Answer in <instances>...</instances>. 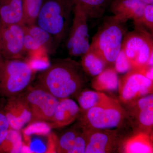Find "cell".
Returning a JSON list of instances; mask_svg holds the SVG:
<instances>
[{"mask_svg":"<svg viewBox=\"0 0 153 153\" xmlns=\"http://www.w3.org/2000/svg\"><path fill=\"white\" fill-rule=\"evenodd\" d=\"M86 76L80 63L70 58L59 59L39 73L36 85L60 100L80 92Z\"/></svg>","mask_w":153,"mask_h":153,"instance_id":"obj_1","label":"cell"},{"mask_svg":"<svg viewBox=\"0 0 153 153\" xmlns=\"http://www.w3.org/2000/svg\"><path fill=\"white\" fill-rule=\"evenodd\" d=\"M73 8L70 0H46L43 2L36 25L49 33L57 45L68 35Z\"/></svg>","mask_w":153,"mask_h":153,"instance_id":"obj_2","label":"cell"},{"mask_svg":"<svg viewBox=\"0 0 153 153\" xmlns=\"http://www.w3.org/2000/svg\"><path fill=\"white\" fill-rule=\"evenodd\" d=\"M127 31L126 23L119 22L114 16L105 17L92 38L89 48L100 55L107 65L114 64Z\"/></svg>","mask_w":153,"mask_h":153,"instance_id":"obj_3","label":"cell"},{"mask_svg":"<svg viewBox=\"0 0 153 153\" xmlns=\"http://www.w3.org/2000/svg\"><path fill=\"white\" fill-rule=\"evenodd\" d=\"M36 70L24 59H4L0 63V97L7 99L26 90L34 80Z\"/></svg>","mask_w":153,"mask_h":153,"instance_id":"obj_4","label":"cell"},{"mask_svg":"<svg viewBox=\"0 0 153 153\" xmlns=\"http://www.w3.org/2000/svg\"><path fill=\"white\" fill-rule=\"evenodd\" d=\"M134 25V30L125 35L121 48L131 64L132 69L140 70L146 67L153 53V34L141 24Z\"/></svg>","mask_w":153,"mask_h":153,"instance_id":"obj_5","label":"cell"},{"mask_svg":"<svg viewBox=\"0 0 153 153\" xmlns=\"http://www.w3.org/2000/svg\"><path fill=\"white\" fill-rule=\"evenodd\" d=\"M126 114L117 100L111 99L101 105L82 112L79 116L82 126L100 129H112L121 126Z\"/></svg>","mask_w":153,"mask_h":153,"instance_id":"obj_6","label":"cell"},{"mask_svg":"<svg viewBox=\"0 0 153 153\" xmlns=\"http://www.w3.org/2000/svg\"><path fill=\"white\" fill-rule=\"evenodd\" d=\"M21 94L31 110L30 123L50 122L59 103L58 99L37 85H30Z\"/></svg>","mask_w":153,"mask_h":153,"instance_id":"obj_7","label":"cell"},{"mask_svg":"<svg viewBox=\"0 0 153 153\" xmlns=\"http://www.w3.org/2000/svg\"><path fill=\"white\" fill-rule=\"evenodd\" d=\"M72 24L66 38V47L72 57H81L90 47L88 18L79 6H73Z\"/></svg>","mask_w":153,"mask_h":153,"instance_id":"obj_8","label":"cell"},{"mask_svg":"<svg viewBox=\"0 0 153 153\" xmlns=\"http://www.w3.org/2000/svg\"><path fill=\"white\" fill-rule=\"evenodd\" d=\"M153 80L149 79L141 70L131 69L119 79L120 98L124 102H133L152 93Z\"/></svg>","mask_w":153,"mask_h":153,"instance_id":"obj_9","label":"cell"},{"mask_svg":"<svg viewBox=\"0 0 153 153\" xmlns=\"http://www.w3.org/2000/svg\"><path fill=\"white\" fill-rule=\"evenodd\" d=\"M24 25L0 26V53L6 60L24 59L27 52L24 47Z\"/></svg>","mask_w":153,"mask_h":153,"instance_id":"obj_10","label":"cell"},{"mask_svg":"<svg viewBox=\"0 0 153 153\" xmlns=\"http://www.w3.org/2000/svg\"><path fill=\"white\" fill-rule=\"evenodd\" d=\"M82 127L86 139L85 153L112 152L120 143L117 130Z\"/></svg>","mask_w":153,"mask_h":153,"instance_id":"obj_11","label":"cell"},{"mask_svg":"<svg viewBox=\"0 0 153 153\" xmlns=\"http://www.w3.org/2000/svg\"><path fill=\"white\" fill-rule=\"evenodd\" d=\"M3 108L11 129L20 130L25 125L30 123L32 120L31 110L21 94L7 99Z\"/></svg>","mask_w":153,"mask_h":153,"instance_id":"obj_12","label":"cell"},{"mask_svg":"<svg viewBox=\"0 0 153 153\" xmlns=\"http://www.w3.org/2000/svg\"><path fill=\"white\" fill-rule=\"evenodd\" d=\"M131 104L129 116L133 118L140 131L152 135L153 94L143 96Z\"/></svg>","mask_w":153,"mask_h":153,"instance_id":"obj_13","label":"cell"},{"mask_svg":"<svg viewBox=\"0 0 153 153\" xmlns=\"http://www.w3.org/2000/svg\"><path fill=\"white\" fill-rule=\"evenodd\" d=\"M24 47L26 52L32 55L35 52L52 51L57 44L52 36L37 25H24Z\"/></svg>","mask_w":153,"mask_h":153,"instance_id":"obj_14","label":"cell"},{"mask_svg":"<svg viewBox=\"0 0 153 153\" xmlns=\"http://www.w3.org/2000/svg\"><path fill=\"white\" fill-rule=\"evenodd\" d=\"M143 0H114L110 9L114 16L119 22L126 23L129 20L137 22L143 13L146 5Z\"/></svg>","mask_w":153,"mask_h":153,"instance_id":"obj_15","label":"cell"},{"mask_svg":"<svg viewBox=\"0 0 153 153\" xmlns=\"http://www.w3.org/2000/svg\"><path fill=\"white\" fill-rule=\"evenodd\" d=\"M79 106L70 98L59 100L53 117L49 123L53 128H60L68 126L79 117Z\"/></svg>","mask_w":153,"mask_h":153,"instance_id":"obj_16","label":"cell"},{"mask_svg":"<svg viewBox=\"0 0 153 153\" xmlns=\"http://www.w3.org/2000/svg\"><path fill=\"white\" fill-rule=\"evenodd\" d=\"M85 140L83 128L80 124L66 131L57 140L56 152L73 153Z\"/></svg>","mask_w":153,"mask_h":153,"instance_id":"obj_17","label":"cell"},{"mask_svg":"<svg viewBox=\"0 0 153 153\" xmlns=\"http://www.w3.org/2000/svg\"><path fill=\"white\" fill-rule=\"evenodd\" d=\"M24 0H0L1 24L24 25Z\"/></svg>","mask_w":153,"mask_h":153,"instance_id":"obj_18","label":"cell"},{"mask_svg":"<svg viewBox=\"0 0 153 153\" xmlns=\"http://www.w3.org/2000/svg\"><path fill=\"white\" fill-rule=\"evenodd\" d=\"M152 141V135L139 131L124 143L123 147V152L153 153Z\"/></svg>","mask_w":153,"mask_h":153,"instance_id":"obj_19","label":"cell"},{"mask_svg":"<svg viewBox=\"0 0 153 153\" xmlns=\"http://www.w3.org/2000/svg\"><path fill=\"white\" fill-rule=\"evenodd\" d=\"M81 57L80 64L82 69L86 75L92 77L100 74L107 66L103 58L90 48Z\"/></svg>","mask_w":153,"mask_h":153,"instance_id":"obj_20","label":"cell"},{"mask_svg":"<svg viewBox=\"0 0 153 153\" xmlns=\"http://www.w3.org/2000/svg\"><path fill=\"white\" fill-rule=\"evenodd\" d=\"M117 72L114 68H106L100 74L94 76L91 85L98 91H114L118 88Z\"/></svg>","mask_w":153,"mask_h":153,"instance_id":"obj_21","label":"cell"},{"mask_svg":"<svg viewBox=\"0 0 153 153\" xmlns=\"http://www.w3.org/2000/svg\"><path fill=\"white\" fill-rule=\"evenodd\" d=\"M74 5L79 6L85 12L88 19L101 18L104 15L109 0H70Z\"/></svg>","mask_w":153,"mask_h":153,"instance_id":"obj_22","label":"cell"},{"mask_svg":"<svg viewBox=\"0 0 153 153\" xmlns=\"http://www.w3.org/2000/svg\"><path fill=\"white\" fill-rule=\"evenodd\" d=\"M77 95L79 108L82 112L104 104L112 99L103 93L91 90L81 91Z\"/></svg>","mask_w":153,"mask_h":153,"instance_id":"obj_23","label":"cell"},{"mask_svg":"<svg viewBox=\"0 0 153 153\" xmlns=\"http://www.w3.org/2000/svg\"><path fill=\"white\" fill-rule=\"evenodd\" d=\"M43 2V0H24V25H36L37 18Z\"/></svg>","mask_w":153,"mask_h":153,"instance_id":"obj_24","label":"cell"},{"mask_svg":"<svg viewBox=\"0 0 153 153\" xmlns=\"http://www.w3.org/2000/svg\"><path fill=\"white\" fill-rule=\"evenodd\" d=\"M114 64L115 70L118 73H126L132 69L129 60L122 48L116 58Z\"/></svg>","mask_w":153,"mask_h":153,"instance_id":"obj_25","label":"cell"},{"mask_svg":"<svg viewBox=\"0 0 153 153\" xmlns=\"http://www.w3.org/2000/svg\"><path fill=\"white\" fill-rule=\"evenodd\" d=\"M4 103H0V153L10 130L8 121L4 112Z\"/></svg>","mask_w":153,"mask_h":153,"instance_id":"obj_26","label":"cell"},{"mask_svg":"<svg viewBox=\"0 0 153 153\" xmlns=\"http://www.w3.org/2000/svg\"><path fill=\"white\" fill-rule=\"evenodd\" d=\"M134 23L141 24L152 34L153 33V4H147L145 7L142 16Z\"/></svg>","mask_w":153,"mask_h":153,"instance_id":"obj_27","label":"cell"},{"mask_svg":"<svg viewBox=\"0 0 153 153\" xmlns=\"http://www.w3.org/2000/svg\"><path fill=\"white\" fill-rule=\"evenodd\" d=\"M146 4H153V0H143Z\"/></svg>","mask_w":153,"mask_h":153,"instance_id":"obj_28","label":"cell"},{"mask_svg":"<svg viewBox=\"0 0 153 153\" xmlns=\"http://www.w3.org/2000/svg\"><path fill=\"white\" fill-rule=\"evenodd\" d=\"M4 60V58H3L2 56L1 55V53H0V63H2Z\"/></svg>","mask_w":153,"mask_h":153,"instance_id":"obj_29","label":"cell"},{"mask_svg":"<svg viewBox=\"0 0 153 153\" xmlns=\"http://www.w3.org/2000/svg\"><path fill=\"white\" fill-rule=\"evenodd\" d=\"M1 21H0V26H1Z\"/></svg>","mask_w":153,"mask_h":153,"instance_id":"obj_30","label":"cell"}]
</instances>
